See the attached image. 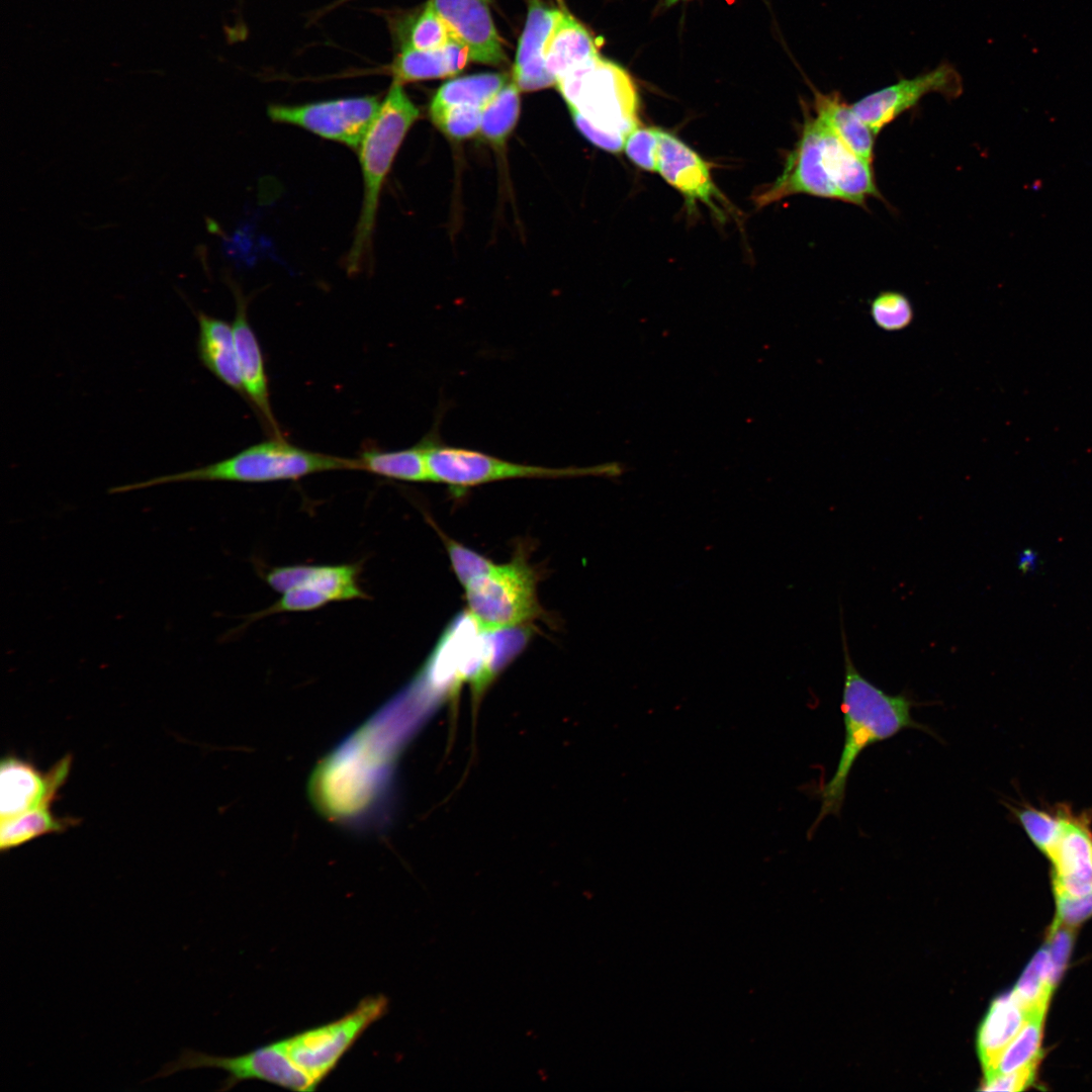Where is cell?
<instances>
[{"label": "cell", "instance_id": "cell-31", "mask_svg": "<svg viewBox=\"0 0 1092 1092\" xmlns=\"http://www.w3.org/2000/svg\"><path fill=\"white\" fill-rule=\"evenodd\" d=\"M870 312L876 326L887 332L901 331L913 321V307L899 291H882L871 302Z\"/></svg>", "mask_w": 1092, "mask_h": 1092}, {"label": "cell", "instance_id": "cell-33", "mask_svg": "<svg viewBox=\"0 0 1092 1092\" xmlns=\"http://www.w3.org/2000/svg\"><path fill=\"white\" fill-rule=\"evenodd\" d=\"M481 114L482 108L457 106L429 115L436 127L447 138L462 141L479 132Z\"/></svg>", "mask_w": 1092, "mask_h": 1092}, {"label": "cell", "instance_id": "cell-1", "mask_svg": "<svg viewBox=\"0 0 1092 1092\" xmlns=\"http://www.w3.org/2000/svg\"><path fill=\"white\" fill-rule=\"evenodd\" d=\"M796 194L841 200L863 208L870 198L883 199L873 164L851 151L809 107L782 174L757 193L754 201L762 207Z\"/></svg>", "mask_w": 1092, "mask_h": 1092}, {"label": "cell", "instance_id": "cell-16", "mask_svg": "<svg viewBox=\"0 0 1092 1092\" xmlns=\"http://www.w3.org/2000/svg\"><path fill=\"white\" fill-rule=\"evenodd\" d=\"M559 13V9L546 6L541 0H529L512 74V81L520 91H537L555 85V79L546 68L544 50Z\"/></svg>", "mask_w": 1092, "mask_h": 1092}, {"label": "cell", "instance_id": "cell-26", "mask_svg": "<svg viewBox=\"0 0 1092 1092\" xmlns=\"http://www.w3.org/2000/svg\"><path fill=\"white\" fill-rule=\"evenodd\" d=\"M78 820L55 816L50 807H38L19 815L2 819L0 849L10 850L39 836L64 832Z\"/></svg>", "mask_w": 1092, "mask_h": 1092}, {"label": "cell", "instance_id": "cell-2", "mask_svg": "<svg viewBox=\"0 0 1092 1092\" xmlns=\"http://www.w3.org/2000/svg\"><path fill=\"white\" fill-rule=\"evenodd\" d=\"M844 685L841 710L844 742L833 776L821 787L820 811L811 826L812 834L829 815L839 816L847 781L859 754L869 746L892 738L905 729H917L934 735L931 729L911 715L916 703L904 694L890 695L862 676L854 666L843 626Z\"/></svg>", "mask_w": 1092, "mask_h": 1092}, {"label": "cell", "instance_id": "cell-34", "mask_svg": "<svg viewBox=\"0 0 1092 1092\" xmlns=\"http://www.w3.org/2000/svg\"><path fill=\"white\" fill-rule=\"evenodd\" d=\"M452 568L465 587L473 580L489 572L495 563L476 551L443 536Z\"/></svg>", "mask_w": 1092, "mask_h": 1092}, {"label": "cell", "instance_id": "cell-38", "mask_svg": "<svg viewBox=\"0 0 1092 1092\" xmlns=\"http://www.w3.org/2000/svg\"><path fill=\"white\" fill-rule=\"evenodd\" d=\"M1057 920L1067 926L1073 927L1092 915V892L1080 896H1056Z\"/></svg>", "mask_w": 1092, "mask_h": 1092}, {"label": "cell", "instance_id": "cell-32", "mask_svg": "<svg viewBox=\"0 0 1092 1092\" xmlns=\"http://www.w3.org/2000/svg\"><path fill=\"white\" fill-rule=\"evenodd\" d=\"M450 39L451 36L444 21L429 1L412 23L407 39L402 47L431 51L444 47Z\"/></svg>", "mask_w": 1092, "mask_h": 1092}, {"label": "cell", "instance_id": "cell-36", "mask_svg": "<svg viewBox=\"0 0 1092 1092\" xmlns=\"http://www.w3.org/2000/svg\"><path fill=\"white\" fill-rule=\"evenodd\" d=\"M330 602V598L317 589L308 586H298L283 593L282 597L274 605L262 611L260 615H271L281 612L311 611L318 609Z\"/></svg>", "mask_w": 1092, "mask_h": 1092}, {"label": "cell", "instance_id": "cell-9", "mask_svg": "<svg viewBox=\"0 0 1092 1092\" xmlns=\"http://www.w3.org/2000/svg\"><path fill=\"white\" fill-rule=\"evenodd\" d=\"M215 1068L228 1072L220 1091L247 1080L265 1081L293 1091L311 1092L317 1085L289 1057L284 1038L236 1057H217L186 1049L151 1078H164L190 1069Z\"/></svg>", "mask_w": 1092, "mask_h": 1092}, {"label": "cell", "instance_id": "cell-37", "mask_svg": "<svg viewBox=\"0 0 1092 1092\" xmlns=\"http://www.w3.org/2000/svg\"><path fill=\"white\" fill-rule=\"evenodd\" d=\"M1073 934L1071 927L1057 919L1055 920L1050 937V979L1055 987L1058 983L1068 960L1072 946Z\"/></svg>", "mask_w": 1092, "mask_h": 1092}, {"label": "cell", "instance_id": "cell-20", "mask_svg": "<svg viewBox=\"0 0 1092 1092\" xmlns=\"http://www.w3.org/2000/svg\"><path fill=\"white\" fill-rule=\"evenodd\" d=\"M810 110L857 156L873 164L876 134L847 104L838 91L822 93L813 88Z\"/></svg>", "mask_w": 1092, "mask_h": 1092}, {"label": "cell", "instance_id": "cell-23", "mask_svg": "<svg viewBox=\"0 0 1092 1092\" xmlns=\"http://www.w3.org/2000/svg\"><path fill=\"white\" fill-rule=\"evenodd\" d=\"M360 470L381 477L408 482L431 481L423 440L413 447L381 450L369 447L357 458Z\"/></svg>", "mask_w": 1092, "mask_h": 1092}, {"label": "cell", "instance_id": "cell-15", "mask_svg": "<svg viewBox=\"0 0 1092 1092\" xmlns=\"http://www.w3.org/2000/svg\"><path fill=\"white\" fill-rule=\"evenodd\" d=\"M451 38L467 48L470 60L488 65L507 61L487 0H430Z\"/></svg>", "mask_w": 1092, "mask_h": 1092}, {"label": "cell", "instance_id": "cell-11", "mask_svg": "<svg viewBox=\"0 0 1092 1092\" xmlns=\"http://www.w3.org/2000/svg\"><path fill=\"white\" fill-rule=\"evenodd\" d=\"M931 93L954 99L963 93V78L943 62L930 71L874 91L852 103V108L877 135L905 111Z\"/></svg>", "mask_w": 1092, "mask_h": 1092}, {"label": "cell", "instance_id": "cell-17", "mask_svg": "<svg viewBox=\"0 0 1092 1092\" xmlns=\"http://www.w3.org/2000/svg\"><path fill=\"white\" fill-rule=\"evenodd\" d=\"M236 315L232 326L245 397L250 399L252 405L259 413L274 437H281L271 408L268 377L262 349L253 328L249 324L246 300L239 292H236Z\"/></svg>", "mask_w": 1092, "mask_h": 1092}, {"label": "cell", "instance_id": "cell-39", "mask_svg": "<svg viewBox=\"0 0 1092 1092\" xmlns=\"http://www.w3.org/2000/svg\"><path fill=\"white\" fill-rule=\"evenodd\" d=\"M1036 1065L1007 1073L985 1078L983 1091H1021L1033 1082Z\"/></svg>", "mask_w": 1092, "mask_h": 1092}, {"label": "cell", "instance_id": "cell-29", "mask_svg": "<svg viewBox=\"0 0 1092 1092\" xmlns=\"http://www.w3.org/2000/svg\"><path fill=\"white\" fill-rule=\"evenodd\" d=\"M1050 979V956L1041 948L1031 960L1012 991L1028 1015L1044 1012L1053 989Z\"/></svg>", "mask_w": 1092, "mask_h": 1092}, {"label": "cell", "instance_id": "cell-12", "mask_svg": "<svg viewBox=\"0 0 1092 1092\" xmlns=\"http://www.w3.org/2000/svg\"><path fill=\"white\" fill-rule=\"evenodd\" d=\"M656 172L685 197L692 211L697 202L706 204L719 219L726 200L713 182L709 165L688 145L659 128Z\"/></svg>", "mask_w": 1092, "mask_h": 1092}, {"label": "cell", "instance_id": "cell-21", "mask_svg": "<svg viewBox=\"0 0 1092 1092\" xmlns=\"http://www.w3.org/2000/svg\"><path fill=\"white\" fill-rule=\"evenodd\" d=\"M470 60L466 47L451 38L444 47L419 51L402 47L391 66L393 81L400 84L452 76Z\"/></svg>", "mask_w": 1092, "mask_h": 1092}, {"label": "cell", "instance_id": "cell-6", "mask_svg": "<svg viewBox=\"0 0 1092 1092\" xmlns=\"http://www.w3.org/2000/svg\"><path fill=\"white\" fill-rule=\"evenodd\" d=\"M422 440L431 481L444 483L452 489L519 478L614 477L622 473V466L617 462L560 468L513 462L479 450L444 444L436 429Z\"/></svg>", "mask_w": 1092, "mask_h": 1092}, {"label": "cell", "instance_id": "cell-27", "mask_svg": "<svg viewBox=\"0 0 1092 1092\" xmlns=\"http://www.w3.org/2000/svg\"><path fill=\"white\" fill-rule=\"evenodd\" d=\"M1044 1012L1031 1014L1016 1036L1003 1050L985 1078L1011 1073L1036 1065L1041 1052L1042 1022Z\"/></svg>", "mask_w": 1092, "mask_h": 1092}, {"label": "cell", "instance_id": "cell-25", "mask_svg": "<svg viewBox=\"0 0 1092 1092\" xmlns=\"http://www.w3.org/2000/svg\"><path fill=\"white\" fill-rule=\"evenodd\" d=\"M358 573L356 564H297L294 587L308 586L317 589L327 595L331 602L366 599L367 595L358 583Z\"/></svg>", "mask_w": 1092, "mask_h": 1092}, {"label": "cell", "instance_id": "cell-19", "mask_svg": "<svg viewBox=\"0 0 1092 1092\" xmlns=\"http://www.w3.org/2000/svg\"><path fill=\"white\" fill-rule=\"evenodd\" d=\"M598 56V47L589 31L567 11L560 10L544 50L547 71L555 82Z\"/></svg>", "mask_w": 1092, "mask_h": 1092}, {"label": "cell", "instance_id": "cell-22", "mask_svg": "<svg viewBox=\"0 0 1092 1092\" xmlns=\"http://www.w3.org/2000/svg\"><path fill=\"white\" fill-rule=\"evenodd\" d=\"M1029 1016L1013 992L1000 996L991 1004L977 1036L978 1055L984 1072L992 1068Z\"/></svg>", "mask_w": 1092, "mask_h": 1092}, {"label": "cell", "instance_id": "cell-41", "mask_svg": "<svg viewBox=\"0 0 1092 1092\" xmlns=\"http://www.w3.org/2000/svg\"><path fill=\"white\" fill-rule=\"evenodd\" d=\"M678 1H680V0H666L668 5L674 4V3L678 2Z\"/></svg>", "mask_w": 1092, "mask_h": 1092}, {"label": "cell", "instance_id": "cell-5", "mask_svg": "<svg viewBox=\"0 0 1092 1092\" xmlns=\"http://www.w3.org/2000/svg\"><path fill=\"white\" fill-rule=\"evenodd\" d=\"M360 470L357 458H345L302 449L282 437L250 446L220 461L148 480L116 485L110 493L189 481L271 482L295 480L333 470Z\"/></svg>", "mask_w": 1092, "mask_h": 1092}, {"label": "cell", "instance_id": "cell-4", "mask_svg": "<svg viewBox=\"0 0 1092 1092\" xmlns=\"http://www.w3.org/2000/svg\"><path fill=\"white\" fill-rule=\"evenodd\" d=\"M420 110L403 90L392 82L359 150L363 200L352 245L345 258L349 274L358 273L371 257L376 214L382 187L394 158Z\"/></svg>", "mask_w": 1092, "mask_h": 1092}, {"label": "cell", "instance_id": "cell-10", "mask_svg": "<svg viewBox=\"0 0 1092 1092\" xmlns=\"http://www.w3.org/2000/svg\"><path fill=\"white\" fill-rule=\"evenodd\" d=\"M380 104L377 96L372 95L296 105L271 104L267 115L274 122L295 125L323 139L358 149Z\"/></svg>", "mask_w": 1092, "mask_h": 1092}, {"label": "cell", "instance_id": "cell-28", "mask_svg": "<svg viewBox=\"0 0 1092 1092\" xmlns=\"http://www.w3.org/2000/svg\"><path fill=\"white\" fill-rule=\"evenodd\" d=\"M520 90L512 81L482 108L479 133L483 141L502 147L520 115Z\"/></svg>", "mask_w": 1092, "mask_h": 1092}, {"label": "cell", "instance_id": "cell-3", "mask_svg": "<svg viewBox=\"0 0 1092 1092\" xmlns=\"http://www.w3.org/2000/svg\"><path fill=\"white\" fill-rule=\"evenodd\" d=\"M555 86L576 128L607 152H621L628 136L640 126L639 97L632 78L601 56L572 69Z\"/></svg>", "mask_w": 1092, "mask_h": 1092}, {"label": "cell", "instance_id": "cell-24", "mask_svg": "<svg viewBox=\"0 0 1092 1092\" xmlns=\"http://www.w3.org/2000/svg\"><path fill=\"white\" fill-rule=\"evenodd\" d=\"M508 83V75L482 73L444 83L433 96L429 114L457 107L483 108Z\"/></svg>", "mask_w": 1092, "mask_h": 1092}, {"label": "cell", "instance_id": "cell-7", "mask_svg": "<svg viewBox=\"0 0 1092 1092\" xmlns=\"http://www.w3.org/2000/svg\"><path fill=\"white\" fill-rule=\"evenodd\" d=\"M536 586L533 567L517 554L464 587L467 614L484 632L520 627L542 614Z\"/></svg>", "mask_w": 1092, "mask_h": 1092}, {"label": "cell", "instance_id": "cell-14", "mask_svg": "<svg viewBox=\"0 0 1092 1092\" xmlns=\"http://www.w3.org/2000/svg\"><path fill=\"white\" fill-rule=\"evenodd\" d=\"M72 764L70 754L41 772L32 763L7 755L0 766V815L7 819L38 807H50L65 784Z\"/></svg>", "mask_w": 1092, "mask_h": 1092}, {"label": "cell", "instance_id": "cell-40", "mask_svg": "<svg viewBox=\"0 0 1092 1092\" xmlns=\"http://www.w3.org/2000/svg\"><path fill=\"white\" fill-rule=\"evenodd\" d=\"M1017 566L1024 574L1034 572L1038 566L1037 553L1030 548L1023 549L1018 555Z\"/></svg>", "mask_w": 1092, "mask_h": 1092}, {"label": "cell", "instance_id": "cell-8", "mask_svg": "<svg viewBox=\"0 0 1092 1092\" xmlns=\"http://www.w3.org/2000/svg\"><path fill=\"white\" fill-rule=\"evenodd\" d=\"M387 1010L385 996H368L343 1017L284 1038L287 1053L318 1086L363 1032Z\"/></svg>", "mask_w": 1092, "mask_h": 1092}, {"label": "cell", "instance_id": "cell-13", "mask_svg": "<svg viewBox=\"0 0 1092 1092\" xmlns=\"http://www.w3.org/2000/svg\"><path fill=\"white\" fill-rule=\"evenodd\" d=\"M1052 862L1055 896L1080 897L1092 892V828L1085 813L1063 807V825L1044 854Z\"/></svg>", "mask_w": 1092, "mask_h": 1092}, {"label": "cell", "instance_id": "cell-35", "mask_svg": "<svg viewBox=\"0 0 1092 1092\" xmlns=\"http://www.w3.org/2000/svg\"><path fill=\"white\" fill-rule=\"evenodd\" d=\"M658 127H637L627 139L624 150L627 157L639 168L656 172Z\"/></svg>", "mask_w": 1092, "mask_h": 1092}, {"label": "cell", "instance_id": "cell-18", "mask_svg": "<svg viewBox=\"0 0 1092 1092\" xmlns=\"http://www.w3.org/2000/svg\"><path fill=\"white\" fill-rule=\"evenodd\" d=\"M196 318L197 353L202 365L218 380L245 397L233 326L203 311H197Z\"/></svg>", "mask_w": 1092, "mask_h": 1092}, {"label": "cell", "instance_id": "cell-30", "mask_svg": "<svg viewBox=\"0 0 1092 1092\" xmlns=\"http://www.w3.org/2000/svg\"><path fill=\"white\" fill-rule=\"evenodd\" d=\"M1013 811L1030 841L1045 854L1061 832L1063 807L1045 811L1026 806Z\"/></svg>", "mask_w": 1092, "mask_h": 1092}]
</instances>
